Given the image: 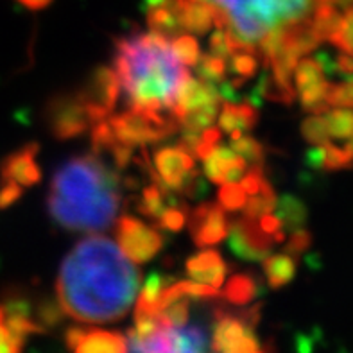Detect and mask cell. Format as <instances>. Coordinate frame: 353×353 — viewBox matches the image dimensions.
<instances>
[{"instance_id":"obj_33","label":"cell","mask_w":353,"mask_h":353,"mask_svg":"<svg viewBox=\"0 0 353 353\" xmlns=\"http://www.w3.org/2000/svg\"><path fill=\"white\" fill-rule=\"evenodd\" d=\"M188 219V210L183 205L179 203H172L161 212V215L157 219V224L161 230H167V232H179V230L185 228Z\"/></svg>"},{"instance_id":"obj_14","label":"cell","mask_w":353,"mask_h":353,"mask_svg":"<svg viewBox=\"0 0 353 353\" xmlns=\"http://www.w3.org/2000/svg\"><path fill=\"white\" fill-rule=\"evenodd\" d=\"M226 237H230V248L233 253L246 260H264L271 248L276 246V241L260 228L256 219H246V217L230 221Z\"/></svg>"},{"instance_id":"obj_21","label":"cell","mask_w":353,"mask_h":353,"mask_svg":"<svg viewBox=\"0 0 353 353\" xmlns=\"http://www.w3.org/2000/svg\"><path fill=\"white\" fill-rule=\"evenodd\" d=\"M321 115L327 125L328 142L353 149V108L334 106Z\"/></svg>"},{"instance_id":"obj_29","label":"cell","mask_w":353,"mask_h":353,"mask_svg":"<svg viewBox=\"0 0 353 353\" xmlns=\"http://www.w3.org/2000/svg\"><path fill=\"white\" fill-rule=\"evenodd\" d=\"M230 149L250 167H264V148L259 140L242 134L239 139H232Z\"/></svg>"},{"instance_id":"obj_3","label":"cell","mask_w":353,"mask_h":353,"mask_svg":"<svg viewBox=\"0 0 353 353\" xmlns=\"http://www.w3.org/2000/svg\"><path fill=\"white\" fill-rule=\"evenodd\" d=\"M122 206L121 179L99 154H79L65 161L50 181L47 208L59 228L104 232Z\"/></svg>"},{"instance_id":"obj_2","label":"cell","mask_w":353,"mask_h":353,"mask_svg":"<svg viewBox=\"0 0 353 353\" xmlns=\"http://www.w3.org/2000/svg\"><path fill=\"white\" fill-rule=\"evenodd\" d=\"M237 43L253 47L265 59L298 34L316 32L328 40L341 9L336 0H201ZM214 27V29H215Z\"/></svg>"},{"instance_id":"obj_9","label":"cell","mask_w":353,"mask_h":353,"mask_svg":"<svg viewBox=\"0 0 353 353\" xmlns=\"http://www.w3.org/2000/svg\"><path fill=\"white\" fill-rule=\"evenodd\" d=\"M292 81H294L292 83L294 94L300 99L305 112L323 113L330 108L328 97H330L332 83L325 76V70L318 59L303 56L296 63Z\"/></svg>"},{"instance_id":"obj_26","label":"cell","mask_w":353,"mask_h":353,"mask_svg":"<svg viewBox=\"0 0 353 353\" xmlns=\"http://www.w3.org/2000/svg\"><path fill=\"white\" fill-rule=\"evenodd\" d=\"M328 41L336 45L341 52L353 58V6L343 9L328 36Z\"/></svg>"},{"instance_id":"obj_4","label":"cell","mask_w":353,"mask_h":353,"mask_svg":"<svg viewBox=\"0 0 353 353\" xmlns=\"http://www.w3.org/2000/svg\"><path fill=\"white\" fill-rule=\"evenodd\" d=\"M113 72L130 108L149 112H172L176 94L188 76L170 40L152 31L117 40Z\"/></svg>"},{"instance_id":"obj_37","label":"cell","mask_w":353,"mask_h":353,"mask_svg":"<svg viewBox=\"0 0 353 353\" xmlns=\"http://www.w3.org/2000/svg\"><path fill=\"white\" fill-rule=\"evenodd\" d=\"M22 188L14 183H9V181H2L0 185V208H8L13 203H17L22 196Z\"/></svg>"},{"instance_id":"obj_30","label":"cell","mask_w":353,"mask_h":353,"mask_svg":"<svg viewBox=\"0 0 353 353\" xmlns=\"http://www.w3.org/2000/svg\"><path fill=\"white\" fill-rule=\"evenodd\" d=\"M170 49L174 52V56L178 58V61L185 67H194L199 58V43L194 36L190 34H179L176 38H172L170 41Z\"/></svg>"},{"instance_id":"obj_25","label":"cell","mask_w":353,"mask_h":353,"mask_svg":"<svg viewBox=\"0 0 353 353\" xmlns=\"http://www.w3.org/2000/svg\"><path fill=\"white\" fill-rule=\"evenodd\" d=\"M194 67H196L197 72V79L205 81L208 85L217 86L228 77V63H226V59L212 52L203 54V56L199 54Z\"/></svg>"},{"instance_id":"obj_19","label":"cell","mask_w":353,"mask_h":353,"mask_svg":"<svg viewBox=\"0 0 353 353\" xmlns=\"http://www.w3.org/2000/svg\"><path fill=\"white\" fill-rule=\"evenodd\" d=\"M187 274L190 280L203 285L219 289L223 285L228 268L223 256L214 250H203L187 260Z\"/></svg>"},{"instance_id":"obj_8","label":"cell","mask_w":353,"mask_h":353,"mask_svg":"<svg viewBox=\"0 0 353 353\" xmlns=\"http://www.w3.org/2000/svg\"><path fill=\"white\" fill-rule=\"evenodd\" d=\"M157 179L170 192L194 194L197 183V170L194 167V157L181 145H163L154 152Z\"/></svg>"},{"instance_id":"obj_10","label":"cell","mask_w":353,"mask_h":353,"mask_svg":"<svg viewBox=\"0 0 353 353\" xmlns=\"http://www.w3.org/2000/svg\"><path fill=\"white\" fill-rule=\"evenodd\" d=\"M117 244L131 262L143 264L160 253L163 239L157 230L137 217L124 215L117 221Z\"/></svg>"},{"instance_id":"obj_16","label":"cell","mask_w":353,"mask_h":353,"mask_svg":"<svg viewBox=\"0 0 353 353\" xmlns=\"http://www.w3.org/2000/svg\"><path fill=\"white\" fill-rule=\"evenodd\" d=\"M206 108H221V97L217 94V88L205 81L197 79V77L187 76L179 86L174 104H172L174 117L179 122L188 113L206 110Z\"/></svg>"},{"instance_id":"obj_12","label":"cell","mask_w":353,"mask_h":353,"mask_svg":"<svg viewBox=\"0 0 353 353\" xmlns=\"http://www.w3.org/2000/svg\"><path fill=\"white\" fill-rule=\"evenodd\" d=\"M256 318H235L232 314H219L214 328L215 353H262L253 325Z\"/></svg>"},{"instance_id":"obj_34","label":"cell","mask_w":353,"mask_h":353,"mask_svg":"<svg viewBox=\"0 0 353 353\" xmlns=\"http://www.w3.org/2000/svg\"><path fill=\"white\" fill-rule=\"evenodd\" d=\"M23 343H26V337H22L9 327L6 321L4 309L0 305V353H22Z\"/></svg>"},{"instance_id":"obj_1","label":"cell","mask_w":353,"mask_h":353,"mask_svg":"<svg viewBox=\"0 0 353 353\" xmlns=\"http://www.w3.org/2000/svg\"><path fill=\"white\" fill-rule=\"evenodd\" d=\"M139 291V268L103 235L81 239L63 259L56 282L58 307L81 323L122 319Z\"/></svg>"},{"instance_id":"obj_17","label":"cell","mask_w":353,"mask_h":353,"mask_svg":"<svg viewBox=\"0 0 353 353\" xmlns=\"http://www.w3.org/2000/svg\"><path fill=\"white\" fill-rule=\"evenodd\" d=\"M201 161L205 163V176L215 185L239 183L250 169L246 161L221 143H217Z\"/></svg>"},{"instance_id":"obj_32","label":"cell","mask_w":353,"mask_h":353,"mask_svg":"<svg viewBox=\"0 0 353 353\" xmlns=\"http://www.w3.org/2000/svg\"><path fill=\"white\" fill-rule=\"evenodd\" d=\"M301 133H303V139L314 148L328 142L327 125H325L321 113H310V117H307L301 124Z\"/></svg>"},{"instance_id":"obj_6","label":"cell","mask_w":353,"mask_h":353,"mask_svg":"<svg viewBox=\"0 0 353 353\" xmlns=\"http://www.w3.org/2000/svg\"><path fill=\"white\" fill-rule=\"evenodd\" d=\"M108 122L115 139L133 149L160 142L179 130V122L172 112H149L139 108H128L119 115L112 113Z\"/></svg>"},{"instance_id":"obj_27","label":"cell","mask_w":353,"mask_h":353,"mask_svg":"<svg viewBox=\"0 0 353 353\" xmlns=\"http://www.w3.org/2000/svg\"><path fill=\"white\" fill-rule=\"evenodd\" d=\"M274 210H276V217L280 219L283 226V232L289 230V232H296V230H301L305 224V206L303 203L294 199V197H283L282 201L278 203L274 206Z\"/></svg>"},{"instance_id":"obj_36","label":"cell","mask_w":353,"mask_h":353,"mask_svg":"<svg viewBox=\"0 0 353 353\" xmlns=\"http://www.w3.org/2000/svg\"><path fill=\"white\" fill-rule=\"evenodd\" d=\"M310 246V233L307 230H296L287 242V253L298 256Z\"/></svg>"},{"instance_id":"obj_15","label":"cell","mask_w":353,"mask_h":353,"mask_svg":"<svg viewBox=\"0 0 353 353\" xmlns=\"http://www.w3.org/2000/svg\"><path fill=\"white\" fill-rule=\"evenodd\" d=\"M36 158H38V143H27L18 151L8 154L0 163L2 181L18 185L22 190L40 183L41 169Z\"/></svg>"},{"instance_id":"obj_35","label":"cell","mask_w":353,"mask_h":353,"mask_svg":"<svg viewBox=\"0 0 353 353\" xmlns=\"http://www.w3.org/2000/svg\"><path fill=\"white\" fill-rule=\"evenodd\" d=\"M330 108H353V74L350 79H346L341 85H332L330 97H328Z\"/></svg>"},{"instance_id":"obj_28","label":"cell","mask_w":353,"mask_h":353,"mask_svg":"<svg viewBox=\"0 0 353 353\" xmlns=\"http://www.w3.org/2000/svg\"><path fill=\"white\" fill-rule=\"evenodd\" d=\"M256 289H259V283L255 278L250 274H237L226 283L223 294L230 303L244 305L256 294Z\"/></svg>"},{"instance_id":"obj_24","label":"cell","mask_w":353,"mask_h":353,"mask_svg":"<svg viewBox=\"0 0 353 353\" xmlns=\"http://www.w3.org/2000/svg\"><path fill=\"white\" fill-rule=\"evenodd\" d=\"M274 206H276V194H274L273 185L269 183L268 179L262 181L255 192L250 194L242 206V217L248 219H259L265 214H273Z\"/></svg>"},{"instance_id":"obj_38","label":"cell","mask_w":353,"mask_h":353,"mask_svg":"<svg viewBox=\"0 0 353 353\" xmlns=\"http://www.w3.org/2000/svg\"><path fill=\"white\" fill-rule=\"evenodd\" d=\"M17 2H20L23 8L34 9V11H38V9L47 8V6H49L52 0H17Z\"/></svg>"},{"instance_id":"obj_11","label":"cell","mask_w":353,"mask_h":353,"mask_svg":"<svg viewBox=\"0 0 353 353\" xmlns=\"http://www.w3.org/2000/svg\"><path fill=\"white\" fill-rule=\"evenodd\" d=\"M81 99L85 101L92 124L104 121L112 115L117 106V99L121 94V85L117 74L110 67H97L88 74L83 88L77 90Z\"/></svg>"},{"instance_id":"obj_22","label":"cell","mask_w":353,"mask_h":353,"mask_svg":"<svg viewBox=\"0 0 353 353\" xmlns=\"http://www.w3.org/2000/svg\"><path fill=\"white\" fill-rule=\"evenodd\" d=\"M264 274L271 289H282L296 274V256L291 253H280L264 259Z\"/></svg>"},{"instance_id":"obj_20","label":"cell","mask_w":353,"mask_h":353,"mask_svg":"<svg viewBox=\"0 0 353 353\" xmlns=\"http://www.w3.org/2000/svg\"><path fill=\"white\" fill-rule=\"evenodd\" d=\"M215 121L221 133L230 134V139H239L255 128L259 122V112L246 103H226L219 108Z\"/></svg>"},{"instance_id":"obj_5","label":"cell","mask_w":353,"mask_h":353,"mask_svg":"<svg viewBox=\"0 0 353 353\" xmlns=\"http://www.w3.org/2000/svg\"><path fill=\"white\" fill-rule=\"evenodd\" d=\"M125 353H206L208 337L197 325L169 323L157 310L134 309Z\"/></svg>"},{"instance_id":"obj_7","label":"cell","mask_w":353,"mask_h":353,"mask_svg":"<svg viewBox=\"0 0 353 353\" xmlns=\"http://www.w3.org/2000/svg\"><path fill=\"white\" fill-rule=\"evenodd\" d=\"M45 125L54 139L72 140L92 128L85 101L79 92H61L45 104Z\"/></svg>"},{"instance_id":"obj_18","label":"cell","mask_w":353,"mask_h":353,"mask_svg":"<svg viewBox=\"0 0 353 353\" xmlns=\"http://www.w3.org/2000/svg\"><path fill=\"white\" fill-rule=\"evenodd\" d=\"M67 345L74 353H125L128 343L121 334L103 330H68Z\"/></svg>"},{"instance_id":"obj_13","label":"cell","mask_w":353,"mask_h":353,"mask_svg":"<svg viewBox=\"0 0 353 353\" xmlns=\"http://www.w3.org/2000/svg\"><path fill=\"white\" fill-rule=\"evenodd\" d=\"M188 230L192 241L199 248H210L226 239L230 219L219 203H201L192 212H188Z\"/></svg>"},{"instance_id":"obj_31","label":"cell","mask_w":353,"mask_h":353,"mask_svg":"<svg viewBox=\"0 0 353 353\" xmlns=\"http://www.w3.org/2000/svg\"><path fill=\"white\" fill-rule=\"evenodd\" d=\"M248 192L241 183H223L217 194V203L223 206L226 212L242 210V206L246 203Z\"/></svg>"},{"instance_id":"obj_23","label":"cell","mask_w":353,"mask_h":353,"mask_svg":"<svg viewBox=\"0 0 353 353\" xmlns=\"http://www.w3.org/2000/svg\"><path fill=\"white\" fill-rule=\"evenodd\" d=\"M172 203H176L172 201V192L167 187H163L157 178H152V183L143 187L139 210L145 217H149V219L157 221L161 215V212L165 210L169 205H172Z\"/></svg>"}]
</instances>
